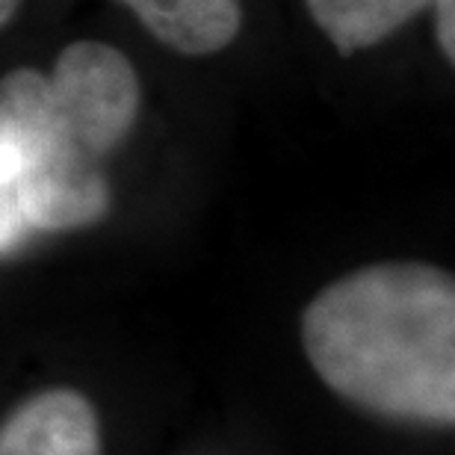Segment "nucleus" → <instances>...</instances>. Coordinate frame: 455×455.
Wrapping results in <instances>:
<instances>
[{
  "label": "nucleus",
  "instance_id": "nucleus-1",
  "mask_svg": "<svg viewBox=\"0 0 455 455\" xmlns=\"http://www.w3.org/2000/svg\"><path fill=\"white\" fill-rule=\"evenodd\" d=\"M140 104L133 62L107 42H71L51 71L0 77V249L107 220L104 163L133 131Z\"/></svg>",
  "mask_w": 455,
  "mask_h": 455
},
{
  "label": "nucleus",
  "instance_id": "nucleus-2",
  "mask_svg": "<svg viewBox=\"0 0 455 455\" xmlns=\"http://www.w3.org/2000/svg\"><path fill=\"white\" fill-rule=\"evenodd\" d=\"M314 372L346 403L403 423H455V278L423 260L370 263L302 311Z\"/></svg>",
  "mask_w": 455,
  "mask_h": 455
},
{
  "label": "nucleus",
  "instance_id": "nucleus-3",
  "mask_svg": "<svg viewBox=\"0 0 455 455\" xmlns=\"http://www.w3.org/2000/svg\"><path fill=\"white\" fill-rule=\"evenodd\" d=\"M0 455H104L101 420L75 387H48L0 420Z\"/></svg>",
  "mask_w": 455,
  "mask_h": 455
},
{
  "label": "nucleus",
  "instance_id": "nucleus-4",
  "mask_svg": "<svg viewBox=\"0 0 455 455\" xmlns=\"http://www.w3.org/2000/svg\"><path fill=\"white\" fill-rule=\"evenodd\" d=\"M166 48L211 57L231 48L243 30L240 0H118Z\"/></svg>",
  "mask_w": 455,
  "mask_h": 455
},
{
  "label": "nucleus",
  "instance_id": "nucleus-5",
  "mask_svg": "<svg viewBox=\"0 0 455 455\" xmlns=\"http://www.w3.org/2000/svg\"><path fill=\"white\" fill-rule=\"evenodd\" d=\"M305 6L340 57H352L403 30L432 0H305Z\"/></svg>",
  "mask_w": 455,
  "mask_h": 455
},
{
  "label": "nucleus",
  "instance_id": "nucleus-6",
  "mask_svg": "<svg viewBox=\"0 0 455 455\" xmlns=\"http://www.w3.org/2000/svg\"><path fill=\"white\" fill-rule=\"evenodd\" d=\"M438 21H435V36H438V48L443 60L455 62V15H452V0H432Z\"/></svg>",
  "mask_w": 455,
  "mask_h": 455
},
{
  "label": "nucleus",
  "instance_id": "nucleus-7",
  "mask_svg": "<svg viewBox=\"0 0 455 455\" xmlns=\"http://www.w3.org/2000/svg\"><path fill=\"white\" fill-rule=\"evenodd\" d=\"M15 9H18V0H0V30H4V27L12 21Z\"/></svg>",
  "mask_w": 455,
  "mask_h": 455
}]
</instances>
